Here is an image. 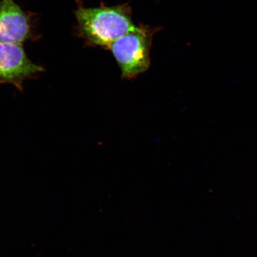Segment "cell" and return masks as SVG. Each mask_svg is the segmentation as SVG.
<instances>
[{"mask_svg":"<svg viewBox=\"0 0 257 257\" xmlns=\"http://www.w3.org/2000/svg\"><path fill=\"white\" fill-rule=\"evenodd\" d=\"M75 15L76 34L89 47L108 50L114 41L137 27L132 18L131 8L127 4L115 6L102 5L96 8H85L79 4Z\"/></svg>","mask_w":257,"mask_h":257,"instance_id":"1","label":"cell"},{"mask_svg":"<svg viewBox=\"0 0 257 257\" xmlns=\"http://www.w3.org/2000/svg\"><path fill=\"white\" fill-rule=\"evenodd\" d=\"M159 30L140 24L111 45L108 50L120 67L122 78L133 79L149 69L153 36Z\"/></svg>","mask_w":257,"mask_h":257,"instance_id":"2","label":"cell"},{"mask_svg":"<svg viewBox=\"0 0 257 257\" xmlns=\"http://www.w3.org/2000/svg\"><path fill=\"white\" fill-rule=\"evenodd\" d=\"M38 38L34 15L14 0H0V42L22 45Z\"/></svg>","mask_w":257,"mask_h":257,"instance_id":"4","label":"cell"},{"mask_svg":"<svg viewBox=\"0 0 257 257\" xmlns=\"http://www.w3.org/2000/svg\"><path fill=\"white\" fill-rule=\"evenodd\" d=\"M44 71L43 66L29 59L22 44L0 42V84L9 83L22 91L25 80Z\"/></svg>","mask_w":257,"mask_h":257,"instance_id":"3","label":"cell"}]
</instances>
